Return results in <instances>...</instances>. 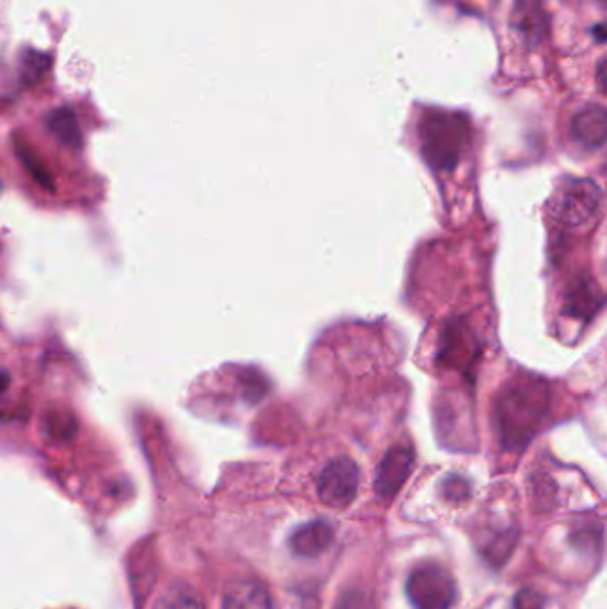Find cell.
Instances as JSON below:
<instances>
[{"instance_id":"21","label":"cell","mask_w":607,"mask_h":609,"mask_svg":"<svg viewBox=\"0 0 607 609\" xmlns=\"http://www.w3.org/2000/svg\"><path fill=\"white\" fill-rule=\"evenodd\" d=\"M10 373H5V371L0 369V394L4 393L5 388L10 387Z\"/></svg>"},{"instance_id":"6","label":"cell","mask_w":607,"mask_h":609,"mask_svg":"<svg viewBox=\"0 0 607 609\" xmlns=\"http://www.w3.org/2000/svg\"><path fill=\"white\" fill-rule=\"evenodd\" d=\"M414 449L400 446V448L386 451L380 462V467H378L376 480H374V490L383 501H392L400 494L414 469Z\"/></svg>"},{"instance_id":"8","label":"cell","mask_w":607,"mask_h":609,"mask_svg":"<svg viewBox=\"0 0 607 609\" xmlns=\"http://www.w3.org/2000/svg\"><path fill=\"white\" fill-rule=\"evenodd\" d=\"M335 529L326 520H312L292 531L289 537V548L297 557H319L331 548Z\"/></svg>"},{"instance_id":"16","label":"cell","mask_w":607,"mask_h":609,"mask_svg":"<svg viewBox=\"0 0 607 609\" xmlns=\"http://www.w3.org/2000/svg\"><path fill=\"white\" fill-rule=\"evenodd\" d=\"M14 148H16V154H19L20 161L24 162L25 168L31 171V176L34 180H38L43 188H53V180L48 176V171L45 170V166L40 161L38 154L33 150V148L27 147L24 142L14 143Z\"/></svg>"},{"instance_id":"9","label":"cell","mask_w":607,"mask_h":609,"mask_svg":"<svg viewBox=\"0 0 607 609\" xmlns=\"http://www.w3.org/2000/svg\"><path fill=\"white\" fill-rule=\"evenodd\" d=\"M572 136L581 147L595 148L604 147L607 136V114L603 105L589 104L581 109L572 120Z\"/></svg>"},{"instance_id":"10","label":"cell","mask_w":607,"mask_h":609,"mask_svg":"<svg viewBox=\"0 0 607 609\" xmlns=\"http://www.w3.org/2000/svg\"><path fill=\"white\" fill-rule=\"evenodd\" d=\"M514 25L526 42L546 38L547 14L541 0H515Z\"/></svg>"},{"instance_id":"3","label":"cell","mask_w":607,"mask_h":609,"mask_svg":"<svg viewBox=\"0 0 607 609\" xmlns=\"http://www.w3.org/2000/svg\"><path fill=\"white\" fill-rule=\"evenodd\" d=\"M406 596L414 609H451L458 596L457 582L437 563H424L409 572Z\"/></svg>"},{"instance_id":"1","label":"cell","mask_w":607,"mask_h":609,"mask_svg":"<svg viewBox=\"0 0 607 609\" xmlns=\"http://www.w3.org/2000/svg\"><path fill=\"white\" fill-rule=\"evenodd\" d=\"M549 410V391L537 379L508 383L495 399V426L506 449L524 448Z\"/></svg>"},{"instance_id":"18","label":"cell","mask_w":607,"mask_h":609,"mask_svg":"<svg viewBox=\"0 0 607 609\" xmlns=\"http://www.w3.org/2000/svg\"><path fill=\"white\" fill-rule=\"evenodd\" d=\"M442 496L446 499H451V501H463V499L471 496L469 482L465 477L457 476V474L446 477L442 482Z\"/></svg>"},{"instance_id":"15","label":"cell","mask_w":607,"mask_h":609,"mask_svg":"<svg viewBox=\"0 0 607 609\" xmlns=\"http://www.w3.org/2000/svg\"><path fill=\"white\" fill-rule=\"evenodd\" d=\"M48 68H50V57L47 54L27 50L20 63V77L25 84L33 86L47 76Z\"/></svg>"},{"instance_id":"7","label":"cell","mask_w":607,"mask_h":609,"mask_svg":"<svg viewBox=\"0 0 607 609\" xmlns=\"http://www.w3.org/2000/svg\"><path fill=\"white\" fill-rule=\"evenodd\" d=\"M563 305H565L563 314L566 317L581 319V322H589L603 308V291H600L597 282L592 277L581 274V277H575L570 282L569 287H566L565 303Z\"/></svg>"},{"instance_id":"4","label":"cell","mask_w":607,"mask_h":609,"mask_svg":"<svg viewBox=\"0 0 607 609\" xmlns=\"http://www.w3.org/2000/svg\"><path fill=\"white\" fill-rule=\"evenodd\" d=\"M603 193L592 180H565L551 202L552 216L566 228H581L595 219Z\"/></svg>"},{"instance_id":"17","label":"cell","mask_w":607,"mask_h":609,"mask_svg":"<svg viewBox=\"0 0 607 609\" xmlns=\"http://www.w3.org/2000/svg\"><path fill=\"white\" fill-rule=\"evenodd\" d=\"M514 545V534H509V531H506V533L497 534L492 542L486 543L483 556H485L492 565H503V563L508 560Z\"/></svg>"},{"instance_id":"11","label":"cell","mask_w":607,"mask_h":609,"mask_svg":"<svg viewBox=\"0 0 607 609\" xmlns=\"http://www.w3.org/2000/svg\"><path fill=\"white\" fill-rule=\"evenodd\" d=\"M223 609H274L265 586L257 582L232 585L223 597Z\"/></svg>"},{"instance_id":"14","label":"cell","mask_w":607,"mask_h":609,"mask_svg":"<svg viewBox=\"0 0 607 609\" xmlns=\"http://www.w3.org/2000/svg\"><path fill=\"white\" fill-rule=\"evenodd\" d=\"M151 609H205L202 600L196 594L186 588V586H171L162 591V596L157 599Z\"/></svg>"},{"instance_id":"5","label":"cell","mask_w":607,"mask_h":609,"mask_svg":"<svg viewBox=\"0 0 607 609\" xmlns=\"http://www.w3.org/2000/svg\"><path fill=\"white\" fill-rule=\"evenodd\" d=\"M360 485V471L357 463L348 456L331 460L317 482L321 501L330 508H348L357 497Z\"/></svg>"},{"instance_id":"19","label":"cell","mask_w":607,"mask_h":609,"mask_svg":"<svg viewBox=\"0 0 607 609\" xmlns=\"http://www.w3.org/2000/svg\"><path fill=\"white\" fill-rule=\"evenodd\" d=\"M546 600L532 588H524L518 591L514 600V609H543Z\"/></svg>"},{"instance_id":"12","label":"cell","mask_w":607,"mask_h":609,"mask_svg":"<svg viewBox=\"0 0 607 609\" xmlns=\"http://www.w3.org/2000/svg\"><path fill=\"white\" fill-rule=\"evenodd\" d=\"M469 330H467V325L463 322L449 323L446 326V330L442 331V339H440V351H438V362H448L449 365L463 364V351H465L469 357H471V351L467 348H471V339H469Z\"/></svg>"},{"instance_id":"20","label":"cell","mask_w":607,"mask_h":609,"mask_svg":"<svg viewBox=\"0 0 607 609\" xmlns=\"http://www.w3.org/2000/svg\"><path fill=\"white\" fill-rule=\"evenodd\" d=\"M339 609H368V599L366 596H348Z\"/></svg>"},{"instance_id":"2","label":"cell","mask_w":607,"mask_h":609,"mask_svg":"<svg viewBox=\"0 0 607 609\" xmlns=\"http://www.w3.org/2000/svg\"><path fill=\"white\" fill-rule=\"evenodd\" d=\"M419 137L426 165L438 173H451L471 142V123L463 114L431 111L420 120Z\"/></svg>"},{"instance_id":"13","label":"cell","mask_w":607,"mask_h":609,"mask_svg":"<svg viewBox=\"0 0 607 609\" xmlns=\"http://www.w3.org/2000/svg\"><path fill=\"white\" fill-rule=\"evenodd\" d=\"M47 127L57 142L63 143L65 147L80 148L82 145L79 122L70 109H54L53 113L48 114Z\"/></svg>"}]
</instances>
